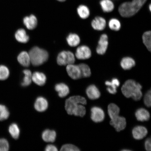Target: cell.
Returning a JSON list of instances; mask_svg holds the SVG:
<instances>
[{
  "instance_id": "1",
  "label": "cell",
  "mask_w": 151,
  "mask_h": 151,
  "mask_svg": "<svg viewBox=\"0 0 151 151\" xmlns=\"http://www.w3.org/2000/svg\"><path fill=\"white\" fill-rule=\"evenodd\" d=\"M86 100L82 96H73L66 100L65 109L69 115L84 116L86 114V109L83 105H86Z\"/></svg>"
},
{
  "instance_id": "2",
  "label": "cell",
  "mask_w": 151,
  "mask_h": 151,
  "mask_svg": "<svg viewBox=\"0 0 151 151\" xmlns=\"http://www.w3.org/2000/svg\"><path fill=\"white\" fill-rule=\"evenodd\" d=\"M147 0H131L124 2L119 6L118 11L122 17L128 18L138 13Z\"/></svg>"
},
{
  "instance_id": "3",
  "label": "cell",
  "mask_w": 151,
  "mask_h": 151,
  "mask_svg": "<svg viewBox=\"0 0 151 151\" xmlns=\"http://www.w3.org/2000/svg\"><path fill=\"white\" fill-rule=\"evenodd\" d=\"M142 86L133 80L126 81L122 88V93L125 97H132L134 101H139L142 96L141 90Z\"/></svg>"
},
{
  "instance_id": "4",
  "label": "cell",
  "mask_w": 151,
  "mask_h": 151,
  "mask_svg": "<svg viewBox=\"0 0 151 151\" xmlns=\"http://www.w3.org/2000/svg\"><path fill=\"white\" fill-rule=\"evenodd\" d=\"M28 53L31 63L35 66L42 65L48 59V52L46 50L38 47H33L30 50Z\"/></svg>"
},
{
  "instance_id": "5",
  "label": "cell",
  "mask_w": 151,
  "mask_h": 151,
  "mask_svg": "<svg viewBox=\"0 0 151 151\" xmlns=\"http://www.w3.org/2000/svg\"><path fill=\"white\" fill-rule=\"evenodd\" d=\"M57 61L60 65H66L74 64L75 56L72 52L63 51L58 54Z\"/></svg>"
},
{
  "instance_id": "6",
  "label": "cell",
  "mask_w": 151,
  "mask_h": 151,
  "mask_svg": "<svg viewBox=\"0 0 151 151\" xmlns=\"http://www.w3.org/2000/svg\"><path fill=\"white\" fill-rule=\"evenodd\" d=\"M111 119L110 124L116 129L117 132H120L125 129L126 126V121L124 117L116 114L110 117Z\"/></svg>"
},
{
  "instance_id": "7",
  "label": "cell",
  "mask_w": 151,
  "mask_h": 151,
  "mask_svg": "<svg viewBox=\"0 0 151 151\" xmlns=\"http://www.w3.org/2000/svg\"><path fill=\"white\" fill-rule=\"evenodd\" d=\"M75 55L78 59L87 60L91 57L92 52L89 47L86 45H82L77 48Z\"/></svg>"
},
{
  "instance_id": "8",
  "label": "cell",
  "mask_w": 151,
  "mask_h": 151,
  "mask_svg": "<svg viewBox=\"0 0 151 151\" xmlns=\"http://www.w3.org/2000/svg\"><path fill=\"white\" fill-rule=\"evenodd\" d=\"M109 46L108 36L106 34L102 35L100 37L96 51L99 55H103L106 52Z\"/></svg>"
},
{
  "instance_id": "9",
  "label": "cell",
  "mask_w": 151,
  "mask_h": 151,
  "mask_svg": "<svg viewBox=\"0 0 151 151\" xmlns=\"http://www.w3.org/2000/svg\"><path fill=\"white\" fill-rule=\"evenodd\" d=\"M91 118L93 122L98 123L103 122L105 114L103 109L99 107L94 106L91 109Z\"/></svg>"
},
{
  "instance_id": "10",
  "label": "cell",
  "mask_w": 151,
  "mask_h": 151,
  "mask_svg": "<svg viewBox=\"0 0 151 151\" xmlns=\"http://www.w3.org/2000/svg\"><path fill=\"white\" fill-rule=\"evenodd\" d=\"M68 75L73 80H76L82 77L81 71L79 65L70 64L67 65L66 68Z\"/></svg>"
},
{
  "instance_id": "11",
  "label": "cell",
  "mask_w": 151,
  "mask_h": 151,
  "mask_svg": "<svg viewBox=\"0 0 151 151\" xmlns=\"http://www.w3.org/2000/svg\"><path fill=\"white\" fill-rule=\"evenodd\" d=\"M91 26L92 28L96 31H103L106 27V20L102 17H96L92 20Z\"/></svg>"
},
{
  "instance_id": "12",
  "label": "cell",
  "mask_w": 151,
  "mask_h": 151,
  "mask_svg": "<svg viewBox=\"0 0 151 151\" xmlns=\"http://www.w3.org/2000/svg\"><path fill=\"white\" fill-rule=\"evenodd\" d=\"M132 133L134 139L140 140L146 136L148 134V131L144 126H138L133 128Z\"/></svg>"
},
{
  "instance_id": "13",
  "label": "cell",
  "mask_w": 151,
  "mask_h": 151,
  "mask_svg": "<svg viewBox=\"0 0 151 151\" xmlns=\"http://www.w3.org/2000/svg\"><path fill=\"white\" fill-rule=\"evenodd\" d=\"M86 92L88 97L91 100L97 99L101 97V92L99 88L93 84L91 85L88 87Z\"/></svg>"
},
{
  "instance_id": "14",
  "label": "cell",
  "mask_w": 151,
  "mask_h": 151,
  "mask_svg": "<svg viewBox=\"0 0 151 151\" xmlns=\"http://www.w3.org/2000/svg\"><path fill=\"white\" fill-rule=\"evenodd\" d=\"M48 101L45 98L42 97H39L36 100L35 108L39 112H44L48 108Z\"/></svg>"
},
{
  "instance_id": "15",
  "label": "cell",
  "mask_w": 151,
  "mask_h": 151,
  "mask_svg": "<svg viewBox=\"0 0 151 151\" xmlns=\"http://www.w3.org/2000/svg\"><path fill=\"white\" fill-rule=\"evenodd\" d=\"M99 5L102 11L105 13H110L115 9V5L112 0H101Z\"/></svg>"
},
{
  "instance_id": "16",
  "label": "cell",
  "mask_w": 151,
  "mask_h": 151,
  "mask_svg": "<svg viewBox=\"0 0 151 151\" xmlns=\"http://www.w3.org/2000/svg\"><path fill=\"white\" fill-rule=\"evenodd\" d=\"M105 84L107 86V91L111 94H115L117 92L116 88L119 86L120 82L117 78H113L111 81H106Z\"/></svg>"
},
{
  "instance_id": "17",
  "label": "cell",
  "mask_w": 151,
  "mask_h": 151,
  "mask_svg": "<svg viewBox=\"0 0 151 151\" xmlns=\"http://www.w3.org/2000/svg\"><path fill=\"white\" fill-rule=\"evenodd\" d=\"M46 80V75L42 73L35 72L32 75V80L38 86H42L44 85Z\"/></svg>"
},
{
  "instance_id": "18",
  "label": "cell",
  "mask_w": 151,
  "mask_h": 151,
  "mask_svg": "<svg viewBox=\"0 0 151 151\" xmlns=\"http://www.w3.org/2000/svg\"><path fill=\"white\" fill-rule=\"evenodd\" d=\"M135 65L134 60L130 57L123 58L120 62L121 67L124 70H129L134 67Z\"/></svg>"
},
{
  "instance_id": "19",
  "label": "cell",
  "mask_w": 151,
  "mask_h": 151,
  "mask_svg": "<svg viewBox=\"0 0 151 151\" xmlns=\"http://www.w3.org/2000/svg\"><path fill=\"white\" fill-rule=\"evenodd\" d=\"M135 116L138 121L142 122L147 121L150 118V113L144 108L137 109L135 113Z\"/></svg>"
},
{
  "instance_id": "20",
  "label": "cell",
  "mask_w": 151,
  "mask_h": 151,
  "mask_svg": "<svg viewBox=\"0 0 151 151\" xmlns=\"http://www.w3.org/2000/svg\"><path fill=\"white\" fill-rule=\"evenodd\" d=\"M23 22L28 29L32 30L37 27V22L36 17L33 15H31L29 16L25 17L23 19Z\"/></svg>"
},
{
  "instance_id": "21",
  "label": "cell",
  "mask_w": 151,
  "mask_h": 151,
  "mask_svg": "<svg viewBox=\"0 0 151 151\" xmlns=\"http://www.w3.org/2000/svg\"><path fill=\"white\" fill-rule=\"evenodd\" d=\"M77 12L80 17L83 19H86L88 18L91 14L89 7L84 4L79 5L77 7Z\"/></svg>"
},
{
  "instance_id": "22",
  "label": "cell",
  "mask_w": 151,
  "mask_h": 151,
  "mask_svg": "<svg viewBox=\"0 0 151 151\" xmlns=\"http://www.w3.org/2000/svg\"><path fill=\"white\" fill-rule=\"evenodd\" d=\"M55 89L58 92V96L61 98L66 97L70 92L69 87L63 83L56 84L55 86Z\"/></svg>"
},
{
  "instance_id": "23",
  "label": "cell",
  "mask_w": 151,
  "mask_h": 151,
  "mask_svg": "<svg viewBox=\"0 0 151 151\" xmlns=\"http://www.w3.org/2000/svg\"><path fill=\"white\" fill-rule=\"evenodd\" d=\"M56 137V132L54 130L46 129L42 133V139L46 142H54L55 140Z\"/></svg>"
},
{
  "instance_id": "24",
  "label": "cell",
  "mask_w": 151,
  "mask_h": 151,
  "mask_svg": "<svg viewBox=\"0 0 151 151\" xmlns=\"http://www.w3.org/2000/svg\"><path fill=\"white\" fill-rule=\"evenodd\" d=\"M17 59L19 63L24 67H28L31 63L29 53L25 51L20 52L18 56Z\"/></svg>"
},
{
  "instance_id": "25",
  "label": "cell",
  "mask_w": 151,
  "mask_h": 151,
  "mask_svg": "<svg viewBox=\"0 0 151 151\" xmlns=\"http://www.w3.org/2000/svg\"><path fill=\"white\" fill-rule=\"evenodd\" d=\"M15 37L18 42L22 43H27L29 40V36L23 29L18 30L15 33Z\"/></svg>"
},
{
  "instance_id": "26",
  "label": "cell",
  "mask_w": 151,
  "mask_h": 151,
  "mask_svg": "<svg viewBox=\"0 0 151 151\" xmlns=\"http://www.w3.org/2000/svg\"><path fill=\"white\" fill-rule=\"evenodd\" d=\"M68 44L71 47H75L80 44L81 39L80 37L75 33H70L67 38Z\"/></svg>"
},
{
  "instance_id": "27",
  "label": "cell",
  "mask_w": 151,
  "mask_h": 151,
  "mask_svg": "<svg viewBox=\"0 0 151 151\" xmlns=\"http://www.w3.org/2000/svg\"><path fill=\"white\" fill-rule=\"evenodd\" d=\"M8 131L13 139H18L20 135V130L17 124L15 123L11 124L9 126Z\"/></svg>"
},
{
  "instance_id": "28",
  "label": "cell",
  "mask_w": 151,
  "mask_h": 151,
  "mask_svg": "<svg viewBox=\"0 0 151 151\" xmlns=\"http://www.w3.org/2000/svg\"><path fill=\"white\" fill-rule=\"evenodd\" d=\"M24 74L23 80L21 83L22 86L26 87L31 84L32 81V73L29 70H24L23 71Z\"/></svg>"
},
{
  "instance_id": "29",
  "label": "cell",
  "mask_w": 151,
  "mask_h": 151,
  "mask_svg": "<svg viewBox=\"0 0 151 151\" xmlns=\"http://www.w3.org/2000/svg\"><path fill=\"white\" fill-rule=\"evenodd\" d=\"M143 42L149 51L151 50V32L147 31L143 33L142 37Z\"/></svg>"
},
{
  "instance_id": "30",
  "label": "cell",
  "mask_w": 151,
  "mask_h": 151,
  "mask_svg": "<svg viewBox=\"0 0 151 151\" xmlns=\"http://www.w3.org/2000/svg\"><path fill=\"white\" fill-rule=\"evenodd\" d=\"M108 26L109 28L112 31H118L121 28V23L118 19L112 18L110 19L108 22Z\"/></svg>"
},
{
  "instance_id": "31",
  "label": "cell",
  "mask_w": 151,
  "mask_h": 151,
  "mask_svg": "<svg viewBox=\"0 0 151 151\" xmlns=\"http://www.w3.org/2000/svg\"><path fill=\"white\" fill-rule=\"evenodd\" d=\"M10 113L6 106L0 104V122H3L7 119Z\"/></svg>"
},
{
  "instance_id": "32",
  "label": "cell",
  "mask_w": 151,
  "mask_h": 151,
  "mask_svg": "<svg viewBox=\"0 0 151 151\" xmlns=\"http://www.w3.org/2000/svg\"><path fill=\"white\" fill-rule=\"evenodd\" d=\"M78 65L80 68L82 77L88 78L91 76V72L89 66L85 63H81Z\"/></svg>"
},
{
  "instance_id": "33",
  "label": "cell",
  "mask_w": 151,
  "mask_h": 151,
  "mask_svg": "<svg viewBox=\"0 0 151 151\" xmlns=\"http://www.w3.org/2000/svg\"><path fill=\"white\" fill-rule=\"evenodd\" d=\"M9 75V71L6 66L0 65V81L6 80Z\"/></svg>"
},
{
  "instance_id": "34",
  "label": "cell",
  "mask_w": 151,
  "mask_h": 151,
  "mask_svg": "<svg viewBox=\"0 0 151 151\" xmlns=\"http://www.w3.org/2000/svg\"><path fill=\"white\" fill-rule=\"evenodd\" d=\"M9 148V143L7 139L0 137V151H8Z\"/></svg>"
},
{
  "instance_id": "35",
  "label": "cell",
  "mask_w": 151,
  "mask_h": 151,
  "mask_svg": "<svg viewBox=\"0 0 151 151\" xmlns=\"http://www.w3.org/2000/svg\"><path fill=\"white\" fill-rule=\"evenodd\" d=\"M62 151H80L78 147L72 144H66L62 146L61 149Z\"/></svg>"
},
{
  "instance_id": "36",
  "label": "cell",
  "mask_w": 151,
  "mask_h": 151,
  "mask_svg": "<svg viewBox=\"0 0 151 151\" xmlns=\"http://www.w3.org/2000/svg\"><path fill=\"white\" fill-rule=\"evenodd\" d=\"M151 90H149L147 92L144 98L145 104L147 107H150L151 104Z\"/></svg>"
},
{
  "instance_id": "37",
  "label": "cell",
  "mask_w": 151,
  "mask_h": 151,
  "mask_svg": "<svg viewBox=\"0 0 151 151\" xmlns=\"http://www.w3.org/2000/svg\"><path fill=\"white\" fill-rule=\"evenodd\" d=\"M145 148L147 151H150L151 150V142L150 138L146 139L145 142Z\"/></svg>"
},
{
  "instance_id": "38",
  "label": "cell",
  "mask_w": 151,
  "mask_h": 151,
  "mask_svg": "<svg viewBox=\"0 0 151 151\" xmlns=\"http://www.w3.org/2000/svg\"><path fill=\"white\" fill-rule=\"evenodd\" d=\"M45 151H57L58 150L57 147L54 145H47L45 148Z\"/></svg>"
},
{
  "instance_id": "39",
  "label": "cell",
  "mask_w": 151,
  "mask_h": 151,
  "mask_svg": "<svg viewBox=\"0 0 151 151\" xmlns=\"http://www.w3.org/2000/svg\"><path fill=\"white\" fill-rule=\"evenodd\" d=\"M112 1L114 4L115 8H116L117 6L118 7L121 4L124 2L130 1L131 0H112Z\"/></svg>"
},
{
  "instance_id": "40",
  "label": "cell",
  "mask_w": 151,
  "mask_h": 151,
  "mask_svg": "<svg viewBox=\"0 0 151 151\" xmlns=\"http://www.w3.org/2000/svg\"><path fill=\"white\" fill-rule=\"evenodd\" d=\"M148 9L150 12H151V3H150L148 5Z\"/></svg>"
},
{
  "instance_id": "41",
  "label": "cell",
  "mask_w": 151,
  "mask_h": 151,
  "mask_svg": "<svg viewBox=\"0 0 151 151\" xmlns=\"http://www.w3.org/2000/svg\"><path fill=\"white\" fill-rule=\"evenodd\" d=\"M57 1H59L63 2L65 1L66 0H57Z\"/></svg>"
},
{
  "instance_id": "42",
  "label": "cell",
  "mask_w": 151,
  "mask_h": 151,
  "mask_svg": "<svg viewBox=\"0 0 151 151\" xmlns=\"http://www.w3.org/2000/svg\"><path fill=\"white\" fill-rule=\"evenodd\" d=\"M122 151H131V150H122Z\"/></svg>"
}]
</instances>
